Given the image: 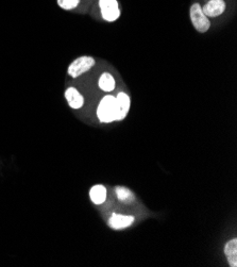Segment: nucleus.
Instances as JSON below:
<instances>
[{"label": "nucleus", "mask_w": 237, "mask_h": 267, "mask_svg": "<svg viewBox=\"0 0 237 267\" xmlns=\"http://www.w3.org/2000/svg\"><path fill=\"white\" fill-rule=\"evenodd\" d=\"M97 116L101 123H112L117 119L116 97L108 95L102 98L97 109Z\"/></svg>", "instance_id": "obj_1"}, {"label": "nucleus", "mask_w": 237, "mask_h": 267, "mask_svg": "<svg viewBox=\"0 0 237 267\" xmlns=\"http://www.w3.org/2000/svg\"><path fill=\"white\" fill-rule=\"evenodd\" d=\"M189 15H190V19H192V22H193V26L198 32L205 33L209 31V29L211 27V21L208 17L205 16V14L203 13L200 4L196 2L190 6Z\"/></svg>", "instance_id": "obj_2"}, {"label": "nucleus", "mask_w": 237, "mask_h": 267, "mask_svg": "<svg viewBox=\"0 0 237 267\" xmlns=\"http://www.w3.org/2000/svg\"><path fill=\"white\" fill-rule=\"evenodd\" d=\"M96 64V61L91 57H80L76 59L74 62L68 66L67 73L73 78H78L84 73L88 72L91 67Z\"/></svg>", "instance_id": "obj_3"}, {"label": "nucleus", "mask_w": 237, "mask_h": 267, "mask_svg": "<svg viewBox=\"0 0 237 267\" xmlns=\"http://www.w3.org/2000/svg\"><path fill=\"white\" fill-rule=\"evenodd\" d=\"M101 14L106 21H115L120 16L117 0H99Z\"/></svg>", "instance_id": "obj_4"}, {"label": "nucleus", "mask_w": 237, "mask_h": 267, "mask_svg": "<svg viewBox=\"0 0 237 267\" xmlns=\"http://www.w3.org/2000/svg\"><path fill=\"white\" fill-rule=\"evenodd\" d=\"M226 10V2L224 0H210L203 7L202 11L206 17H217Z\"/></svg>", "instance_id": "obj_5"}, {"label": "nucleus", "mask_w": 237, "mask_h": 267, "mask_svg": "<svg viewBox=\"0 0 237 267\" xmlns=\"http://www.w3.org/2000/svg\"><path fill=\"white\" fill-rule=\"evenodd\" d=\"M134 222V217L131 215H121L114 214L109 220V226L114 230H121L129 226H131Z\"/></svg>", "instance_id": "obj_6"}, {"label": "nucleus", "mask_w": 237, "mask_h": 267, "mask_svg": "<svg viewBox=\"0 0 237 267\" xmlns=\"http://www.w3.org/2000/svg\"><path fill=\"white\" fill-rule=\"evenodd\" d=\"M130 97L124 91L116 96V103H117V119L116 120H122L126 116L130 110Z\"/></svg>", "instance_id": "obj_7"}, {"label": "nucleus", "mask_w": 237, "mask_h": 267, "mask_svg": "<svg viewBox=\"0 0 237 267\" xmlns=\"http://www.w3.org/2000/svg\"><path fill=\"white\" fill-rule=\"evenodd\" d=\"M65 98L71 108L78 110L84 104V98L75 88H68L65 91Z\"/></svg>", "instance_id": "obj_8"}, {"label": "nucleus", "mask_w": 237, "mask_h": 267, "mask_svg": "<svg viewBox=\"0 0 237 267\" xmlns=\"http://www.w3.org/2000/svg\"><path fill=\"white\" fill-rule=\"evenodd\" d=\"M225 254L228 258V262L232 267L237 266V240L229 241L225 246Z\"/></svg>", "instance_id": "obj_9"}, {"label": "nucleus", "mask_w": 237, "mask_h": 267, "mask_svg": "<svg viewBox=\"0 0 237 267\" xmlns=\"http://www.w3.org/2000/svg\"><path fill=\"white\" fill-rule=\"evenodd\" d=\"M90 200L95 204H102L106 199V188L103 185H94L89 190Z\"/></svg>", "instance_id": "obj_10"}, {"label": "nucleus", "mask_w": 237, "mask_h": 267, "mask_svg": "<svg viewBox=\"0 0 237 267\" xmlns=\"http://www.w3.org/2000/svg\"><path fill=\"white\" fill-rule=\"evenodd\" d=\"M99 88L103 91H108V93L112 91L115 89V80H114L113 76L109 73H103L99 79Z\"/></svg>", "instance_id": "obj_11"}, {"label": "nucleus", "mask_w": 237, "mask_h": 267, "mask_svg": "<svg viewBox=\"0 0 237 267\" xmlns=\"http://www.w3.org/2000/svg\"><path fill=\"white\" fill-rule=\"evenodd\" d=\"M116 195H117V198L122 201V202H126V203H129V202H132L134 200V195L133 193L130 190L129 188L127 187H124V186H117L116 189Z\"/></svg>", "instance_id": "obj_12"}, {"label": "nucleus", "mask_w": 237, "mask_h": 267, "mask_svg": "<svg viewBox=\"0 0 237 267\" xmlns=\"http://www.w3.org/2000/svg\"><path fill=\"white\" fill-rule=\"evenodd\" d=\"M80 3V0H58V4L63 10L70 11L77 7Z\"/></svg>", "instance_id": "obj_13"}]
</instances>
